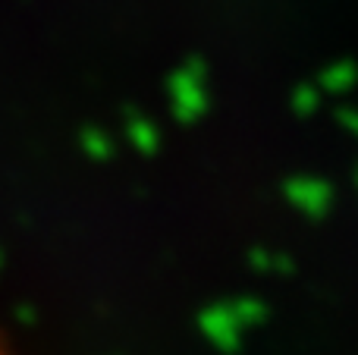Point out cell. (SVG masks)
<instances>
[{
	"mask_svg": "<svg viewBox=\"0 0 358 355\" xmlns=\"http://www.w3.org/2000/svg\"><path fill=\"white\" fill-rule=\"evenodd\" d=\"M283 198L308 220H324L334 208V186L321 176H289L283 182Z\"/></svg>",
	"mask_w": 358,
	"mask_h": 355,
	"instance_id": "cell-1",
	"label": "cell"
},
{
	"mask_svg": "<svg viewBox=\"0 0 358 355\" xmlns=\"http://www.w3.org/2000/svg\"><path fill=\"white\" fill-rule=\"evenodd\" d=\"M201 333L217 346L223 355H236L242 349V340H245V324L236 314L233 302H220V305H210L201 312Z\"/></svg>",
	"mask_w": 358,
	"mask_h": 355,
	"instance_id": "cell-2",
	"label": "cell"
},
{
	"mask_svg": "<svg viewBox=\"0 0 358 355\" xmlns=\"http://www.w3.org/2000/svg\"><path fill=\"white\" fill-rule=\"evenodd\" d=\"M176 85L182 88L179 92V119H185V123H192V119H198L204 113V107H208V94H204V63L192 60L189 66L182 69V73L176 75Z\"/></svg>",
	"mask_w": 358,
	"mask_h": 355,
	"instance_id": "cell-3",
	"label": "cell"
},
{
	"mask_svg": "<svg viewBox=\"0 0 358 355\" xmlns=\"http://www.w3.org/2000/svg\"><path fill=\"white\" fill-rule=\"evenodd\" d=\"M358 85V63L355 60H334L330 66H324L317 73V88L324 94H334V98H343Z\"/></svg>",
	"mask_w": 358,
	"mask_h": 355,
	"instance_id": "cell-4",
	"label": "cell"
},
{
	"mask_svg": "<svg viewBox=\"0 0 358 355\" xmlns=\"http://www.w3.org/2000/svg\"><path fill=\"white\" fill-rule=\"evenodd\" d=\"M248 264H252L258 274H283L289 277L296 270V261H292L286 252H267V249H252L248 252Z\"/></svg>",
	"mask_w": 358,
	"mask_h": 355,
	"instance_id": "cell-5",
	"label": "cell"
},
{
	"mask_svg": "<svg viewBox=\"0 0 358 355\" xmlns=\"http://www.w3.org/2000/svg\"><path fill=\"white\" fill-rule=\"evenodd\" d=\"M324 107V92L317 88V82H302V85L292 88V113L296 117H315Z\"/></svg>",
	"mask_w": 358,
	"mask_h": 355,
	"instance_id": "cell-6",
	"label": "cell"
},
{
	"mask_svg": "<svg viewBox=\"0 0 358 355\" xmlns=\"http://www.w3.org/2000/svg\"><path fill=\"white\" fill-rule=\"evenodd\" d=\"M233 308H236V314L242 318L245 331H255V327L267 324V318H271V308H267L261 299H252V296H242V299H233Z\"/></svg>",
	"mask_w": 358,
	"mask_h": 355,
	"instance_id": "cell-7",
	"label": "cell"
},
{
	"mask_svg": "<svg viewBox=\"0 0 358 355\" xmlns=\"http://www.w3.org/2000/svg\"><path fill=\"white\" fill-rule=\"evenodd\" d=\"M336 123L358 138V107H336Z\"/></svg>",
	"mask_w": 358,
	"mask_h": 355,
	"instance_id": "cell-8",
	"label": "cell"
},
{
	"mask_svg": "<svg viewBox=\"0 0 358 355\" xmlns=\"http://www.w3.org/2000/svg\"><path fill=\"white\" fill-rule=\"evenodd\" d=\"M0 355H19L16 349H13V346L10 343H6V340L3 337H0Z\"/></svg>",
	"mask_w": 358,
	"mask_h": 355,
	"instance_id": "cell-9",
	"label": "cell"
},
{
	"mask_svg": "<svg viewBox=\"0 0 358 355\" xmlns=\"http://www.w3.org/2000/svg\"><path fill=\"white\" fill-rule=\"evenodd\" d=\"M355 182H358V170H355Z\"/></svg>",
	"mask_w": 358,
	"mask_h": 355,
	"instance_id": "cell-10",
	"label": "cell"
}]
</instances>
